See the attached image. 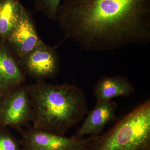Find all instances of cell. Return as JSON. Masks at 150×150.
Instances as JSON below:
<instances>
[{
    "instance_id": "cell-1",
    "label": "cell",
    "mask_w": 150,
    "mask_h": 150,
    "mask_svg": "<svg viewBox=\"0 0 150 150\" xmlns=\"http://www.w3.org/2000/svg\"><path fill=\"white\" fill-rule=\"evenodd\" d=\"M56 20L66 38L85 51L150 42V0H63Z\"/></svg>"
},
{
    "instance_id": "cell-2",
    "label": "cell",
    "mask_w": 150,
    "mask_h": 150,
    "mask_svg": "<svg viewBox=\"0 0 150 150\" xmlns=\"http://www.w3.org/2000/svg\"><path fill=\"white\" fill-rule=\"evenodd\" d=\"M26 86L33 109V129L65 136L88 113L85 93L77 86L44 81Z\"/></svg>"
},
{
    "instance_id": "cell-3",
    "label": "cell",
    "mask_w": 150,
    "mask_h": 150,
    "mask_svg": "<svg viewBox=\"0 0 150 150\" xmlns=\"http://www.w3.org/2000/svg\"><path fill=\"white\" fill-rule=\"evenodd\" d=\"M85 150H150V100L122 117L104 134L96 136Z\"/></svg>"
},
{
    "instance_id": "cell-4",
    "label": "cell",
    "mask_w": 150,
    "mask_h": 150,
    "mask_svg": "<svg viewBox=\"0 0 150 150\" xmlns=\"http://www.w3.org/2000/svg\"><path fill=\"white\" fill-rule=\"evenodd\" d=\"M33 119V109L27 86H19L5 93L0 108V124L18 131Z\"/></svg>"
},
{
    "instance_id": "cell-5",
    "label": "cell",
    "mask_w": 150,
    "mask_h": 150,
    "mask_svg": "<svg viewBox=\"0 0 150 150\" xmlns=\"http://www.w3.org/2000/svg\"><path fill=\"white\" fill-rule=\"evenodd\" d=\"M21 135V150H74L85 148L96 136L87 139L67 137L48 131L30 128L18 131Z\"/></svg>"
},
{
    "instance_id": "cell-6",
    "label": "cell",
    "mask_w": 150,
    "mask_h": 150,
    "mask_svg": "<svg viewBox=\"0 0 150 150\" xmlns=\"http://www.w3.org/2000/svg\"><path fill=\"white\" fill-rule=\"evenodd\" d=\"M18 60L25 74L37 81L54 78L59 71L60 61L56 47L44 42Z\"/></svg>"
},
{
    "instance_id": "cell-7",
    "label": "cell",
    "mask_w": 150,
    "mask_h": 150,
    "mask_svg": "<svg viewBox=\"0 0 150 150\" xmlns=\"http://www.w3.org/2000/svg\"><path fill=\"white\" fill-rule=\"evenodd\" d=\"M6 43L18 59L43 43L36 31L31 15L24 6L17 24Z\"/></svg>"
},
{
    "instance_id": "cell-8",
    "label": "cell",
    "mask_w": 150,
    "mask_h": 150,
    "mask_svg": "<svg viewBox=\"0 0 150 150\" xmlns=\"http://www.w3.org/2000/svg\"><path fill=\"white\" fill-rule=\"evenodd\" d=\"M117 107V103L112 100L97 102L93 109L88 113L82 126L72 137L82 139L87 135H100L107 124L116 121Z\"/></svg>"
},
{
    "instance_id": "cell-9",
    "label": "cell",
    "mask_w": 150,
    "mask_h": 150,
    "mask_svg": "<svg viewBox=\"0 0 150 150\" xmlns=\"http://www.w3.org/2000/svg\"><path fill=\"white\" fill-rule=\"evenodd\" d=\"M16 58L6 42L0 41V89L5 93L25 81V74Z\"/></svg>"
},
{
    "instance_id": "cell-10",
    "label": "cell",
    "mask_w": 150,
    "mask_h": 150,
    "mask_svg": "<svg viewBox=\"0 0 150 150\" xmlns=\"http://www.w3.org/2000/svg\"><path fill=\"white\" fill-rule=\"evenodd\" d=\"M135 91V87L128 78L121 76L104 75L94 86L93 93L97 102H99L118 97L129 96Z\"/></svg>"
},
{
    "instance_id": "cell-11",
    "label": "cell",
    "mask_w": 150,
    "mask_h": 150,
    "mask_svg": "<svg viewBox=\"0 0 150 150\" xmlns=\"http://www.w3.org/2000/svg\"><path fill=\"white\" fill-rule=\"evenodd\" d=\"M23 6L20 0H0V41L6 42L14 29Z\"/></svg>"
},
{
    "instance_id": "cell-12",
    "label": "cell",
    "mask_w": 150,
    "mask_h": 150,
    "mask_svg": "<svg viewBox=\"0 0 150 150\" xmlns=\"http://www.w3.org/2000/svg\"><path fill=\"white\" fill-rule=\"evenodd\" d=\"M63 0H34L35 11L51 20H56L59 6Z\"/></svg>"
},
{
    "instance_id": "cell-13",
    "label": "cell",
    "mask_w": 150,
    "mask_h": 150,
    "mask_svg": "<svg viewBox=\"0 0 150 150\" xmlns=\"http://www.w3.org/2000/svg\"><path fill=\"white\" fill-rule=\"evenodd\" d=\"M0 150H21L20 140L11 133L7 127L0 124Z\"/></svg>"
},
{
    "instance_id": "cell-14",
    "label": "cell",
    "mask_w": 150,
    "mask_h": 150,
    "mask_svg": "<svg viewBox=\"0 0 150 150\" xmlns=\"http://www.w3.org/2000/svg\"><path fill=\"white\" fill-rule=\"evenodd\" d=\"M5 93L0 89V108H1L3 100L4 99V96Z\"/></svg>"
},
{
    "instance_id": "cell-15",
    "label": "cell",
    "mask_w": 150,
    "mask_h": 150,
    "mask_svg": "<svg viewBox=\"0 0 150 150\" xmlns=\"http://www.w3.org/2000/svg\"><path fill=\"white\" fill-rule=\"evenodd\" d=\"M85 149H86V147L83 148V149H80L74 150H85Z\"/></svg>"
}]
</instances>
